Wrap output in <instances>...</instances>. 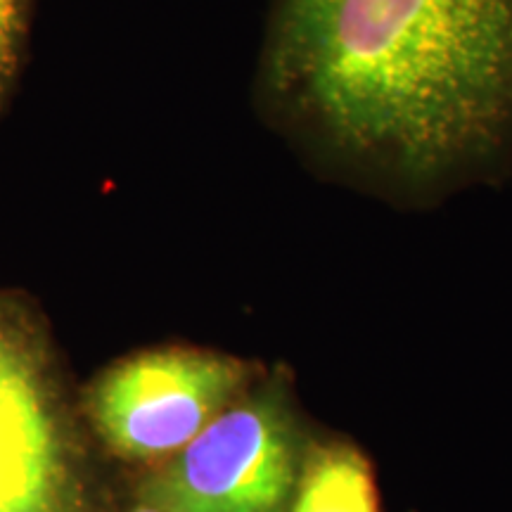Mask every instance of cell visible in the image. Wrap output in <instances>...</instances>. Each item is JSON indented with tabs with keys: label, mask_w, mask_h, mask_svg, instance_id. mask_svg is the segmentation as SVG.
<instances>
[{
	"label": "cell",
	"mask_w": 512,
	"mask_h": 512,
	"mask_svg": "<svg viewBox=\"0 0 512 512\" xmlns=\"http://www.w3.org/2000/svg\"><path fill=\"white\" fill-rule=\"evenodd\" d=\"M254 102L316 174L432 204L512 174V0H273Z\"/></svg>",
	"instance_id": "cell-1"
},
{
	"label": "cell",
	"mask_w": 512,
	"mask_h": 512,
	"mask_svg": "<svg viewBox=\"0 0 512 512\" xmlns=\"http://www.w3.org/2000/svg\"><path fill=\"white\" fill-rule=\"evenodd\" d=\"M41 320L0 290V512H81L74 441Z\"/></svg>",
	"instance_id": "cell-2"
},
{
	"label": "cell",
	"mask_w": 512,
	"mask_h": 512,
	"mask_svg": "<svg viewBox=\"0 0 512 512\" xmlns=\"http://www.w3.org/2000/svg\"><path fill=\"white\" fill-rule=\"evenodd\" d=\"M247 382L238 358L200 349H152L117 363L95 382V430L119 456L169 460L230 406Z\"/></svg>",
	"instance_id": "cell-3"
},
{
	"label": "cell",
	"mask_w": 512,
	"mask_h": 512,
	"mask_svg": "<svg viewBox=\"0 0 512 512\" xmlns=\"http://www.w3.org/2000/svg\"><path fill=\"white\" fill-rule=\"evenodd\" d=\"M297 484V448L278 401L228 406L145 479L138 501L164 512H280Z\"/></svg>",
	"instance_id": "cell-4"
},
{
	"label": "cell",
	"mask_w": 512,
	"mask_h": 512,
	"mask_svg": "<svg viewBox=\"0 0 512 512\" xmlns=\"http://www.w3.org/2000/svg\"><path fill=\"white\" fill-rule=\"evenodd\" d=\"M290 512H380L368 460L354 448H316L294 484Z\"/></svg>",
	"instance_id": "cell-5"
},
{
	"label": "cell",
	"mask_w": 512,
	"mask_h": 512,
	"mask_svg": "<svg viewBox=\"0 0 512 512\" xmlns=\"http://www.w3.org/2000/svg\"><path fill=\"white\" fill-rule=\"evenodd\" d=\"M36 0H0V121L10 110L29 55Z\"/></svg>",
	"instance_id": "cell-6"
},
{
	"label": "cell",
	"mask_w": 512,
	"mask_h": 512,
	"mask_svg": "<svg viewBox=\"0 0 512 512\" xmlns=\"http://www.w3.org/2000/svg\"><path fill=\"white\" fill-rule=\"evenodd\" d=\"M131 512H164V510H157V508H150V505L138 503V508H133Z\"/></svg>",
	"instance_id": "cell-7"
}]
</instances>
